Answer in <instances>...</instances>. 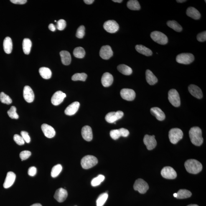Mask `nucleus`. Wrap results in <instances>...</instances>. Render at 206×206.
<instances>
[{
  "instance_id": "1",
  "label": "nucleus",
  "mask_w": 206,
  "mask_h": 206,
  "mask_svg": "<svg viewBox=\"0 0 206 206\" xmlns=\"http://www.w3.org/2000/svg\"><path fill=\"white\" fill-rule=\"evenodd\" d=\"M189 135L191 142L196 146H200L203 142L202 131L198 127H193L189 131Z\"/></svg>"
},
{
  "instance_id": "2",
  "label": "nucleus",
  "mask_w": 206,
  "mask_h": 206,
  "mask_svg": "<svg viewBox=\"0 0 206 206\" xmlns=\"http://www.w3.org/2000/svg\"><path fill=\"white\" fill-rule=\"evenodd\" d=\"M184 165L186 171L191 174H197L200 173L202 169V164L195 159L187 160L186 161Z\"/></svg>"
},
{
  "instance_id": "3",
  "label": "nucleus",
  "mask_w": 206,
  "mask_h": 206,
  "mask_svg": "<svg viewBox=\"0 0 206 206\" xmlns=\"http://www.w3.org/2000/svg\"><path fill=\"white\" fill-rule=\"evenodd\" d=\"M98 160L93 156L88 155L84 156L81 160V165L84 169H90L98 164Z\"/></svg>"
},
{
  "instance_id": "4",
  "label": "nucleus",
  "mask_w": 206,
  "mask_h": 206,
  "mask_svg": "<svg viewBox=\"0 0 206 206\" xmlns=\"http://www.w3.org/2000/svg\"><path fill=\"white\" fill-rule=\"evenodd\" d=\"M183 133L179 128H174L171 129L169 132V138L170 142L173 144H176L182 139Z\"/></svg>"
},
{
  "instance_id": "5",
  "label": "nucleus",
  "mask_w": 206,
  "mask_h": 206,
  "mask_svg": "<svg viewBox=\"0 0 206 206\" xmlns=\"http://www.w3.org/2000/svg\"><path fill=\"white\" fill-rule=\"evenodd\" d=\"M151 37L155 42L161 45H165L168 42L167 36L160 31H154L151 32Z\"/></svg>"
},
{
  "instance_id": "6",
  "label": "nucleus",
  "mask_w": 206,
  "mask_h": 206,
  "mask_svg": "<svg viewBox=\"0 0 206 206\" xmlns=\"http://www.w3.org/2000/svg\"><path fill=\"white\" fill-rule=\"evenodd\" d=\"M168 98L173 106L178 107L181 104L180 97L178 92L175 89H172L169 92Z\"/></svg>"
},
{
  "instance_id": "7",
  "label": "nucleus",
  "mask_w": 206,
  "mask_h": 206,
  "mask_svg": "<svg viewBox=\"0 0 206 206\" xmlns=\"http://www.w3.org/2000/svg\"><path fill=\"white\" fill-rule=\"evenodd\" d=\"M194 56L191 53H182L179 54L176 58V61L179 64L187 65L194 61Z\"/></svg>"
},
{
  "instance_id": "8",
  "label": "nucleus",
  "mask_w": 206,
  "mask_h": 206,
  "mask_svg": "<svg viewBox=\"0 0 206 206\" xmlns=\"http://www.w3.org/2000/svg\"><path fill=\"white\" fill-rule=\"evenodd\" d=\"M133 187L134 190L138 191L141 194L146 193L149 189L147 182L141 179H138L135 181Z\"/></svg>"
},
{
  "instance_id": "9",
  "label": "nucleus",
  "mask_w": 206,
  "mask_h": 206,
  "mask_svg": "<svg viewBox=\"0 0 206 206\" xmlns=\"http://www.w3.org/2000/svg\"><path fill=\"white\" fill-rule=\"evenodd\" d=\"M123 115L124 113L121 111L110 112L106 115L105 119L106 121L109 123H115V121L122 118Z\"/></svg>"
},
{
  "instance_id": "10",
  "label": "nucleus",
  "mask_w": 206,
  "mask_h": 206,
  "mask_svg": "<svg viewBox=\"0 0 206 206\" xmlns=\"http://www.w3.org/2000/svg\"><path fill=\"white\" fill-rule=\"evenodd\" d=\"M161 174L163 177L167 179H174L177 177L176 171L170 166H166L163 168L161 171Z\"/></svg>"
},
{
  "instance_id": "11",
  "label": "nucleus",
  "mask_w": 206,
  "mask_h": 206,
  "mask_svg": "<svg viewBox=\"0 0 206 206\" xmlns=\"http://www.w3.org/2000/svg\"><path fill=\"white\" fill-rule=\"evenodd\" d=\"M104 28L107 32L113 33L117 32L119 29V26L116 21L110 20L106 21L103 24Z\"/></svg>"
},
{
  "instance_id": "12",
  "label": "nucleus",
  "mask_w": 206,
  "mask_h": 206,
  "mask_svg": "<svg viewBox=\"0 0 206 206\" xmlns=\"http://www.w3.org/2000/svg\"><path fill=\"white\" fill-rule=\"evenodd\" d=\"M144 144L146 145L148 150H151L156 147L157 142L155 139V136H150L149 135H145L143 139Z\"/></svg>"
},
{
  "instance_id": "13",
  "label": "nucleus",
  "mask_w": 206,
  "mask_h": 206,
  "mask_svg": "<svg viewBox=\"0 0 206 206\" xmlns=\"http://www.w3.org/2000/svg\"><path fill=\"white\" fill-rule=\"evenodd\" d=\"M120 95L124 99L128 101H132L136 97L134 90L129 89H123L120 92Z\"/></svg>"
},
{
  "instance_id": "14",
  "label": "nucleus",
  "mask_w": 206,
  "mask_h": 206,
  "mask_svg": "<svg viewBox=\"0 0 206 206\" xmlns=\"http://www.w3.org/2000/svg\"><path fill=\"white\" fill-rule=\"evenodd\" d=\"M66 97V94L59 90L56 92L53 95L51 98V103L53 105L57 106L62 103Z\"/></svg>"
},
{
  "instance_id": "15",
  "label": "nucleus",
  "mask_w": 206,
  "mask_h": 206,
  "mask_svg": "<svg viewBox=\"0 0 206 206\" xmlns=\"http://www.w3.org/2000/svg\"><path fill=\"white\" fill-rule=\"evenodd\" d=\"M99 55L102 59L108 60L112 56L113 52L111 47L109 46H104L100 50Z\"/></svg>"
},
{
  "instance_id": "16",
  "label": "nucleus",
  "mask_w": 206,
  "mask_h": 206,
  "mask_svg": "<svg viewBox=\"0 0 206 206\" xmlns=\"http://www.w3.org/2000/svg\"><path fill=\"white\" fill-rule=\"evenodd\" d=\"M24 100L28 103H31L34 101V94L30 87L26 85L24 86L23 93Z\"/></svg>"
},
{
  "instance_id": "17",
  "label": "nucleus",
  "mask_w": 206,
  "mask_h": 206,
  "mask_svg": "<svg viewBox=\"0 0 206 206\" xmlns=\"http://www.w3.org/2000/svg\"><path fill=\"white\" fill-rule=\"evenodd\" d=\"M68 196V192L65 189L60 188L55 191L54 197L56 200L60 203L64 202Z\"/></svg>"
},
{
  "instance_id": "18",
  "label": "nucleus",
  "mask_w": 206,
  "mask_h": 206,
  "mask_svg": "<svg viewBox=\"0 0 206 206\" xmlns=\"http://www.w3.org/2000/svg\"><path fill=\"white\" fill-rule=\"evenodd\" d=\"M41 129L46 137L52 138L55 135V131L52 126L46 124H43L41 126Z\"/></svg>"
},
{
  "instance_id": "19",
  "label": "nucleus",
  "mask_w": 206,
  "mask_h": 206,
  "mask_svg": "<svg viewBox=\"0 0 206 206\" xmlns=\"http://www.w3.org/2000/svg\"><path fill=\"white\" fill-rule=\"evenodd\" d=\"M16 179V175L14 172L10 171L7 173L3 186L5 189L9 188L14 184Z\"/></svg>"
},
{
  "instance_id": "20",
  "label": "nucleus",
  "mask_w": 206,
  "mask_h": 206,
  "mask_svg": "<svg viewBox=\"0 0 206 206\" xmlns=\"http://www.w3.org/2000/svg\"><path fill=\"white\" fill-rule=\"evenodd\" d=\"M80 103L78 102H75L71 104L65 109V113L66 115L72 116L75 115L78 111L80 107Z\"/></svg>"
},
{
  "instance_id": "21",
  "label": "nucleus",
  "mask_w": 206,
  "mask_h": 206,
  "mask_svg": "<svg viewBox=\"0 0 206 206\" xmlns=\"http://www.w3.org/2000/svg\"><path fill=\"white\" fill-rule=\"evenodd\" d=\"M81 134L82 138L86 141H90L93 139V131L90 126H85L82 128Z\"/></svg>"
},
{
  "instance_id": "22",
  "label": "nucleus",
  "mask_w": 206,
  "mask_h": 206,
  "mask_svg": "<svg viewBox=\"0 0 206 206\" xmlns=\"http://www.w3.org/2000/svg\"><path fill=\"white\" fill-rule=\"evenodd\" d=\"M188 90L191 94L195 98L200 99L203 97L202 90L197 85H189Z\"/></svg>"
},
{
  "instance_id": "23",
  "label": "nucleus",
  "mask_w": 206,
  "mask_h": 206,
  "mask_svg": "<svg viewBox=\"0 0 206 206\" xmlns=\"http://www.w3.org/2000/svg\"><path fill=\"white\" fill-rule=\"evenodd\" d=\"M113 76L109 72H106L103 74L101 79L102 85L104 87H108L113 83Z\"/></svg>"
},
{
  "instance_id": "24",
  "label": "nucleus",
  "mask_w": 206,
  "mask_h": 206,
  "mask_svg": "<svg viewBox=\"0 0 206 206\" xmlns=\"http://www.w3.org/2000/svg\"><path fill=\"white\" fill-rule=\"evenodd\" d=\"M151 112L153 116L156 117L159 121H162L165 118V115L162 110L158 107H155L151 108Z\"/></svg>"
},
{
  "instance_id": "25",
  "label": "nucleus",
  "mask_w": 206,
  "mask_h": 206,
  "mask_svg": "<svg viewBox=\"0 0 206 206\" xmlns=\"http://www.w3.org/2000/svg\"><path fill=\"white\" fill-rule=\"evenodd\" d=\"M62 64L65 65H70L72 58L70 53L66 50H62L60 53Z\"/></svg>"
},
{
  "instance_id": "26",
  "label": "nucleus",
  "mask_w": 206,
  "mask_h": 206,
  "mask_svg": "<svg viewBox=\"0 0 206 206\" xmlns=\"http://www.w3.org/2000/svg\"><path fill=\"white\" fill-rule=\"evenodd\" d=\"M186 14L192 19L199 20L200 19L201 15L199 11L193 7H189L186 11Z\"/></svg>"
},
{
  "instance_id": "27",
  "label": "nucleus",
  "mask_w": 206,
  "mask_h": 206,
  "mask_svg": "<svg viewBox=\"0 0 206 206\" xmlns=\"http://www.w3.org/2000/svg\"><path fill=\"white\" fill-rule=\"evenodd\" d=\"M3 47L5 52L6 54H11L13 48L12 41L11 37H7L5 38L3 42Z\"/></svg>"
},
{
  "instance_id": "28",
  "label": "nucleus",
  "mask_w": 206,
  "mask_h": 206,
  "mask_svg": "<svg viewBox=\"0 0 206 206\" xmlns=\"http://www.w3.org/2000/svg\"><path fill=\"white\" fill-rule=\"evenodd\" d=\"M146 80L147 83L151 85H155L158 82V79L154 73L149 70H146Z\"/></svg>"
},
{
  "instance_id": "29",
  "label": "nucleus",
  "mask_w": 206,
  "mask_h": 206,
  "mask_svg": "<svg viewBox=\"0 0 206 206\" xmlns=\"http://www.w3.org/2000/svg\"><path fill=\"white\" fill-rule=\"evenodd\" d=\"M137 51L146 56H150L152 55V52L151 49L142 45H137L135 47Z\"/></svg>"
},
{
  "instance_id": "30",
  "label": "nucleus",
  "mask_w": 206,
  "mask_h": 206,
  "mask_svg": "<svg viewBox=\"0 0 206 206\" xmlns=\"http://www.w3.org/2000/svg\"><path fill=\"white\" fill-rule=\"evenodd\" d=\"M39 72L43 78L47 80L51 78L52 72L50 69L45 67H41L39 69Z\"/></svg>"
},
{
  "instance_id": "31",
  "label": "nucleus",
  "mask_w": 206,
  "mask_h": 206,
  "mask_svg": "<svg viewBox=\"0 0 206 206\" xmlns=\"http://www.w3.org/2000/svg\"><path fill=\"white\" fill-rule=\"evenodd\" d=\"M32 42L29 39L25 38L24 39L23 42V49L24 54L28 55L30 53Z\"/></svg>"
},
{
  "instance_id": "32",
  "label": "nucleus",
  "mask_w": 206,
  "mask_h": 206,
  "mask_svg": "<svg viewBox=\"0 0 206 206\" xmlns=\"http://www.w3.org/2000/svg\"><path fill=\"white\" fill-rule=\"evenodd\" d=\"M117 69L119 72L125 75H131L133 72L131 68L125 64L119 65L117 67Z\"/></svg>"
},
{
  "instance_id": "33",
  "label": "nucleus",
  "mask_w": 206,
  "mask_h": 206,
  "mask_svg": "<svg viewBox=\"0 0 206 206\" xmlns=\"http://www.w3.org/2000/svg\"><path fill=\"white\" fill-rule=\"evenodd\" d=\"M127 6L131 10L138 11L141 9L139 2L136 0H130L128 1L127 4Z\"/></svg>"
},
{
  "instance_id": "34",
  "label": "nucleus",
  "mask_w": 206,
  "mask_h": 206,
  "mask_svg": "<svg viewBox=\"0 0 206 206\" xmlns=\"http://www.w3.org/2000/svg\"><path fill=\"white\" fill-rule=\"evenodd\" d=\"M177 196L176 198L178 199H185L191 197L192 193L190 192L186 189H180L177 193Z\"/></svg>"
},
{
  "instance_id": "35",
  "label": "nucleus",
  "mask_w": 206,
  "mask_h": 206,
  "mask_svg": "<svg viewBox=\"0 0 206 206\" xmlns=\"http://www.w3.org/2000/svg\"><path fill=\"white\" fill-rule=\"evenodd\" d=\"M167 25L169 27L178 32H181L182 30V28L177 21L174 20L167 21Z\"/></svg>"
},
{
  "instance_id": "36",
  "label": "nucleus",
  "mask_w": 206,
  "mask_h": 206,
  "mask_svg": "<svg viewBox=\"0 0 206 206\" xmlns=\"http://www.w3.org/2000/svg\"><path fill=\"white\" fill-rule=\"evenodd\" d=\"M74 56L77 58L82 59L85 57V51L83 48L81 47H77L73 51Z\"/></svg>"
},
{
  "instance_id": "37",
  "label": "nucleus",
  "mask_w": 206,
  "mask_h": 206,
  "mask_svg": "<svg viewBox=\"0 0 206 206\" xmlns=\"http://www.w3.org/2000/svg\"><path fill=\"white\" fill-rule=\"evenodd\" d=\"M108 198V194L106 192L100 194L96 201L97 206H103Z\"/></svg>"
},
{
  "instance_id": "38",
  "label": "nucleus",
  "mask_w": 206,
  "mask_h": 206,
  "mask_svg": "<svg viewBox=\"0 0 206 206\" xmlns=\"http://www.w3.org/2000/svg\"><path fill=\"white\" fill-rule=\"evenodd\" d=\"M62 170V167L61 165L58 164L56 165L52 168L51 175L52 178H56L57 177L61 172Z\"/></svg>"
},
{
  "instance_id": "39",
  "label": "nucleus",
  "mask_w": 206,
  "mask_h": 206,
  "mask_svg": "<svg viewBox=\"0 0 206 206\" xmlns=\"http://www.w3.org/2000/svg\"><path fill=\"white\" fill-rule=\"evenodd\" d=\"M105 176L102 174H100L96 178H94L91 182V185L93 187L98 186L101 184V183L104 180Z\"/></svg>"
},
{
  "instance_id": "40",
  "label": "nucleus",
  "mask_w": 206,
  "mask_h": 206,
  "mask_svg": "<svg viewBox=\"0 0 206 206\" xmlns=\"http://www.w3.org/2000/svg\"><path fill=\"white\" fill-rule=\"evenodd\" d=\"M87 75L85 73H77L74 74L72 77V80L74 81H85L87 78Z\"/></svg>"
},
{
  "instance_id": "41",
  "label": "nucleus",
  "mask_w": 206,
  "mask_h": 206,
  "mask_svg": "<svg viewBox=\"0 0 206 206\" xmlns=\"http://www.w3.org/2000/svg\"><path fill=\"white\" fill-rule=\"evenodd\" d=\"M0 100L2 103L9 105L12 103V100L9 95H6L3 92L0 94Z\"/></svg>"
},
{
  "instance_id": "42",
  "label": "nucleus",
  "mask_w": 206,
  "mask_h": 206,
  "mask_svg": "<svg viewBox=\"0 0 206 206\" xmlns=\"http://www.w3.org/2000/svg\"><path fill=\"white\" fill-rule=\"evenodd\" d=\"M7 114L10 117L11 119H18L19 118V115L16 113V108L15 106L11 107L9 110L7 111Z\"/></svg>"
},
{
  "instance_id": "43",
  "label": "nucleus",
  "mask_w": 206,
  "mask_h": 206,
  "mask_svg": "<svg viewBox=\"0 0 206 206\" xmlns=\"http://www.w3.org/2000/svg\"><path fill=\"white\" fill-rule=\"evenodd\" d=\"M85 27L83 25L80 26L77 29L76 36L80 39L82 38L85 35Z\"/></svg>"
},
{
  "instance_id": "44",
  "label": "nucleus",
  "mask_w": 206,
  "mask_h": 206,
  "mask_svg": "<svg viewBox=\"0 0 206 206\" xmlns=\"http://www.w3.org/2000/svg\"><path fill=\"white\" fill-rule=\"evenodd\" d=\"M110 136L112 138L115 140L118 139L121 136L119 129L111 130L110 132Z\"/></svg>"
},
{
  "instance_id": "45",
  "label": "nucleus",
  "mask_w": 206,
  "mask_h": 206,
  "mask_svg": "<svg viewBox=\"0 0 206 206\" xmlns=\"http://www.w3.org/2000/svg\"><path fill=\"white\" fill-rule=\"evenodd\" d=\"M66 26V22L63 19H60L57 22V28L59 30H64Z\"/></svg>"
},
{
  "instance_id": "46",
  "label": "nucleus",
  "mask_w": 206,
  "mask_h": 206,
  "mask_svg": "<svg viewBox=\"0 0 206 206\" xmlns=\"http://www.w3.org/2000/svg\"><path fill=\"white\" fill-rule=\"evenodd\" d=\"M31 153L30 151H21L20 154V157L21 160V161L27 159L28 158L30 157Z\"/></svg>"
},
{
  "instance_id": "47",
  "label": "nucleus",
  "mask_w": 206,
  "mask_h": 206,
  "mask_svg": "<svg viewBox=\"0 0 206 206\" xmlns=\"http://www.w3.org/2000/svg\"><path fill=\"white\" fill-rule=\"evenodd\" d=\"M14 141L17 144L20 146H22L24 145L25 142L23 139L22 137L18 134H15L14 136Z\"/></svg>"
},
{
  "instance_id": "48",
  "label": "nucleus",
  "mask_w": 206,
  "mask_h": 206,
  "mask_svg": "<svg viewBox=\"0 0 206 206\" xmlns=\"http://www.w3.org/2000/svg\"><path fill=\"white\" fill-rule=\"evenodd\" d=\"M21 136L22 137L24 142L29 143L31 141V138L28 133L25 131H22L21 132Z\"/></svg>"
},
{
  "instance_id": "49",
  "label": "nucleus",
  "mask_w": 206,
  "mask_h": 206,
  "mask_svg": "<svg viewBox=\"0 0 206 206\" xmlns=\"http://www.w3.org/2000/svg\"><path fill=\"white\" fill-rule=\"evenodd\" d=\"M197 40L199 42H203L206 40V31L200 33L197 36Z\"/></svg>"
},
{
  "instance_id": "50",
  "label": "nucleus",
  "mask_w": 206,
  "mask_h": 206,
  "mask_svg": "<svg viewBox=\"0 0 206 206\" xmlns=\"http://www.w3.org/2000/svg\"><path fill=\"white\" fill-rule=\"evenodd\" d=\"M119 131H120L121 136L123 137H127L129 136V132L128 130L125 129V128H120V129H119Z\"/></svg>"
},
{
  "instance_id": "51",
  "label": "nucleus",
  "mask_w": 206,
  "mask_h": 206,
  "mask_svg": "<svg viewBox=\"0 0 206 206\" xmlns=\"http://www.w3.org/2000/svg\"><path fill=\"white\" fill-rule=\"evenodd\" d=\"M37 173V169L34 166H32L29 168L28 170V174L31 176H34Z\"/></svg>"
},
{
  "instance_id": "52",
  "label": "nucleus",
  "mask_w": 206,
  "mask_h": 206,
  "mask_svg": "<svg viewBox=\"0 0 206 206\" xmlns=\"http://www.w3.org/2000/svg\"><path fill=\"white\" fill-rule=\"evenodd\" d=\"M26 0H11V2L15 4H24L27 2Z\"/></svg>"
},
{
  "instance_id": "53",
  "label": "nucleus",
  "mask_w": 206,
  "mask_h": 206,
  "mask_svg": "<svg viewBox=\"0 0 206 206\" xmlns=\"http://www.w3.org/2000/svg\"><path fill=\"white\" fill-rule=\"evenodd\" d=\"M49 28L51 31H55L56 30V27L53 24H51L49 26Z\"/></svg>"
},
{
  "instance_id": "54",
  "label": "nucleus",
  "mask_w": 206,
  "mask_h": 206,
  "mask_svg": "<svg viewBox=\"0 0 206 206\" xmlns=\"http://www.w3.org/2000/svg\"><path fill=\"white\" fill-rule=\"evenodd\" d=\"M94 1V0H85V1H84V2L87 4H93Z\"/></svg>"
},
{
  "instance_id": "55",
  "label": "nucleus",
  "mask_w": 206,
  "mask_h": 206,
  "mask_svg": "<svg viewBox=\"0 0 206 206\" xmlns=\"http://www.w3.org/2000/svg\"><path fill=\"white\" fill-rule=\"evenodd\" d=\"M186 1H187L186 0H178V1H176V2L178 3H183L185 2Z\"/></svg>"
},
{
  "instance_id": "56",
  "label": "nucleus",
  "mask_w": 206,
  "mask_h": 206,
  "mask_svg": "<svg viewBox=\"0 0 206 206\" xmlns=\"http://www.w3.org/2000/svg\"><path fill=\"white\" fill-rule=\"evenodd\" d=\"M113 1L115 2L121 3L123 1L122 0H113Z\"/></svg>"
},
{
  "instance_id": "57",
  "label": "nucleus",
  "mask_w": 206,
  "mask_h": 206,
  "mask_svg": "<svg viewBox=\"0 0 206 206\" xmlns=\"http://www.w3.org/2000/svg\"><path fill=\"white\" fill-rule=\"evenodd\" d=\"M30 206H42V205L40 204L37 203L33 204Z\"/></svg>"
},
{
  "instance_id": "58",
  "label": "nucleus",
  "mask_w": 206,
  "mask_h": 206,
  "mask_svg": "<svg viewBox=\"0 0 206 206\" xmlns=\"http://www.w3.org/2000/svg\"><path fill=\"white\" fill-rule=\"evenodd\" d=\"M187 206H199V205H196V204H191V205H189Z\"/></svg>"
},
{
  "instance_id": "59",
  "label": "nucleus",
  "mask_w": 206,
  "mask_h": 206,
  "mask_svg": "<svg viewBox=\"0 0 206 206\" xmlns=\"http://www.w3.org/2000/svg\"><path fill=\"white\" fill-rule=\"evenodd\" d=\"M173 196H174V197H175V198H176V197H177V193H176L174 194Z\"/></svg>"
},
{
  "instance_id": "60",
  "label": "nucleus",
  "mask_w": 206,
  "mask_h": 206,
  "mask_svg": "<svg viewBox=\"0 0 206 206\" xmlns=\"http://www.w3.org/2000/svg\"><path fill=\"white\" fill-rule=\"evenodd\" d=\"M77 206L76 205V206Z\"/></svg>"
}]
</instances>
